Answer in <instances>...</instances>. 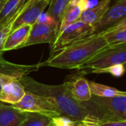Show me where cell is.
<instances>
[{
    "instance_id": "1",
    "label": "cell",
    "mask_w": 126,
    "mask_h": 126,
    "mask_svg": "<svg viewBox=\"0 0 126 126\" xmlns=\"http://www.w3.org/2000/svg\"><path fill=\"white\" fill-rule=\"evenodd\" d=\"M107 46L100 33H94L57 50L47 61L39 63V65L40 67L78 69Z\"/></svg>"
},
{
    "instance_id": "2",
    "label": "cell",
    "mask_w": 126,
    "mask_h": 126,
    "mask_svg": "<svg viewBox=\"0 0 126 126\" xmlns=\"http://www.w3.org/2000/svg\"><path fill=\"white\" fill-rule=\"evenodd\" d=\"M19 81L26 92L39 95L50 102L60 115L76 121L83 120L88 117L81 103L72 97L65 83L60 85H48L28 76L19 79Z\"/></svg>"
},
{
    "instance_id": "3",
    "label": "cell",
    "mask_w": 126,
    "mask_h": 126,
    "mask_svg": "<svg viewBox=\"0 0 126 126\" xmlns=\"http://www.w3.org/2000/svg\"><path fill=\"white\" fill-rule=\"evenodd\" d=\"M88 117L99 123L111 121H126V96L102 97L92 95L80 102Z\"/></svg>"
},
{
    "instance_id": "4",
    "label": "cell",
    "mask_w": 126,
    "mask_h": 126,
    "mask_svg": "<svg viewBox=\"0 0 126 126\" xmlns=\"http://www.w3.org/2000/svg\"><path fill=\"white\" fill-rule=\"evenodd\" d=\"M126 43L107 46L87 62L80 66L78 70L80 75L92 73L94 70L103 69L115 64H126Z\"/></svg>"
},
{
    "instance_id": "5",
    "label": "cell",
    "mask_w": 126,
    "mask_h": 126,
    "mask_svg": "<svg viewBox=\"0 0 126 126\" xmlns=\"http://www.w3.org/2000/svg\"><path fill=\"white\" fill-rule=\"evenodd\" d=\"M94 33L93 26L80 20L69 24L58 32L55 41L50 44V55L66 45Z\"/></svg>"
},
{
    "instance_id": "6",
    "label": "cell",
    "mask_w": 126,
    "mask_h": 126,
    "mask_svg": "<svg viewBox=\"0 0 126 126\" xmlns=\"http://www.w3.org/2000/svg\"><path fill=\"white\" fill-rule=\"evenodd\" d=\"M13 106L23 112L38 113L52 118L60 115L54 106L47 99L28 92H25L18 103Z\"/></svg>"
},
{
    "instance_id": "7",
    "label": "cell",
    "mask_w": 126,
    "mask_h": 126,
    "mask_svg": "<svg viewBox=\"0 0 126 126\" xmlns=\"http://www.w3.org/2000/svg\"><path fill=\"white\" fill-rule=\"evenodd\" d=\"M126 18V0H117L109 7L100 19L93 25L94 32L99 33Z\"/></svg>"
},
{
    "instance_id": "8",
    "label": "cell",
    "mask_w": 126,
    "mask_h": 126,
    "mask_svg": "<svg viewBox=\"0 0 126 126\" xmlns=\"http://www.w3.org/2000/svg\"><path fill=\"white\" fill-rule=\"evenodd\" d=\"M59 31V24H44L34 23L32 25L29 38L24 47L39 44H52Z\"/></svg>"
},
{
    "instance_id": "9",
    "label": "cell",
    "mask_w": 126,
    "mask_h": 126,
    "mask_svg": "<svg viewBox=\"0 0 126 126\" xmlns=\"http://www.w3.org/2000/svg\"><path fill=\"white\" fill-rule=\"evenodd\" d=\"M26 2L27 5L13 22L12 30L22 25H32L36 22L39 16L49 5V3L44 0H39L33 2H30V0H26Z\"/></svg>"
},
{
    "instance_id": "10",
    "label": "cell",
    "mask_w": 126,
    "mask_h": 126,
    "mask_svg": "<svg viewBox=\"0 0 126 126\" xmlns=\"http://www.w3.org/2000/svg\"><path fill=\"white\" fill-rule=\"evenodd\" d=\"M66 85L72 97L78 102H84L89 100L92 94L91 93L89 80L82 75H76L72 76L68 80L64 82Z\"/></svg>"
},
{
    "instance_id": "11",
    "label": "cell",
    "mask_w": 126,
    "mask_h": 126,
    "mask_svg": "<svg viewBox=\"0 0 126 126\" xmlns=\"http://www.w3.org/2000/svg\"><path fill=\"white\" fill-rule=\"evenodd\" d=\"M89 0H71L66 7L61 18L59 31L68 24L79 20L82 13L89 9Z\"/></svg>"
},
{
    "instance_id": "12",
    "label": "cell",
    "mask_w": 126,
    "mask_h": 126,
    "mask_svg": "<svg viewBox=\"0 0 126 126\" xmlns=\"http://www.w3.org/2000/svg\"><path fill=\"white\" fill-rule=\"evenodd\" d=\"M25 92L24 87L19 80L14 79L0 89V102L15 105L21 100Z\"/></svg>"
},
{
    "instance_id": "13",
    "label": "cell",
    "mask_w": 126,
    "mask_h": 126,
    "mask_svg": "<svg viewBox=\"0 0 126 126\" xmlns=\"http://www.w3.org/2000/svg\"><path fill=\"white\" fill-rule=\"evenodd\" d=\"M31 27L32 25L25 24L11 30L6 38L3 47V52H4L6 51L24 47L29 38Z\"/></svg>"
},
{
    "instance_id": "14",
    "label": "cell",
    "mask_w": 126,
    "mask_h": 126,
    "mask_svg": "<svg viewBox=\"0 0 126 126\" xmlns=\"http://www.w3.org/2000/svg\"><path fill=\"white\" fill-rule=\"evenodd\" d=\"M26 118L27 112L0 102V126H20Z\"/></svg>"
},
{
    "instance_id": "15",
    "label": "cell",
    "mask_w": 126,
    "mask_h": 126,
    "mask_svg": "<svg viewBox=\"0 0 126 126\" xmlns=\"http://www.w3.org/2000/svg\"><path fill=\"white\" fill-rule=\"evenodd\" d=\"M39 68H41L39 63L35 65H20L8 62L4 58L0 61V72L17 80L27 76L28 74L37 71Z\"/></svg>"
},
{
    "instance_id": "16",
    "label": "cell",
    "mask_w": 126,
    "mask_h": 126,
    "mask_svg": "<svg viewBox=\"0 0 126 126\" xmlns=\"http://www.w3.org/2000/svg\"><path fill=\"white\" fill-rule=\"evenodd\" d=\"M109 46L126 43V18L118 24L99 32Z\"/></svg>"
},
{
    "instance_id": "17",
    "label": "cell",
    "mask_w": 126,
    "mask_h": 126,
    "mask_svg": "<svg viewBox=\"0 0 126 126\" xmlns=\"http://www.w3.org/2000/svg\"><path fill=\"white\" fill-rule=\"evenodd\" d=\"M110 3L111 0H100L94 7L83 11L79 20L93 26L109 9Z\"/></svg>"
},
{
    "instance_id": "18",
    "label": "cell",
    "mask_w": 126,
    "mask_h": 126,
    "mask_svg": "<svg viewBox=\"0 0 126 126\" xmlns=\"http://www.w3.org/2000/svg\"><path fill=\"white\" fill-rule=\"evenodd\" d=\"M89 84L92 95L102 97H112L116 96H126V92L116 88L89 80Z\"/></svg>"
},
{
    "instance_id": "19",
    "label": "cell",
    "mask_w": 126,
    "mask_h": 126,
    "mask_svg": "<svg viewBox=\"0 0 126 126\" xmlns=\"http://www.w3.org/2000/svg\"><path fill=\"white\" fill-rule=\"evenodd\" d=\"M26 0H7L0 12V25L13 16L24 4Z\"/></svg>"
},
{
    "instance_id": "20",
    "label": "cell",
    "mask_w": 126,
    "mask_h": 126,
    "mask_svg": "<svg viewBox=\"0 0 126 126\" xmlns=\"http://www.w3.org/2000/svg\"><path fill=\"white\" fill-rule=\"evenodd\" d=\"M26 5H27V2L25 1L24 4L22 6V7L13 16H12L6 22H4V24L0 25V61L3 59V52H3V47H4V44L5 43V41H6V38H7V35H9V33L12 30L13 22L15 21L17 16L23 10V9L25 7Z\"/></svg>"
},
{
    "instance_id": "21",
    "label": "cell",
    "mask_w": 126,
    "mask_h": 126,
    "mask_svg": "<svg viewBox=\"0 0 126 126\" xmlns=\"http://www.w3.org/2000/svg\"><path fill=\"white\" fill-rule=\"evenodd\" d=\"M52 117L38 113L27 112V118L20 126H49Z\"/></svg>"
},
{
    "instance_id": "22",
    "label": "cell",
    "mask_w": 126,
    "mask_h": 126,
    "mask_svg": "<svg viewBox=\"0 0 126 126\" xmlns=\"http://www.w3.org/2000/svg\"><path fill=\"white\" fill-rule=\"evenodd\" d=\"M71 0H51L49 4L47 13L53 16L60 24V21L66 7Z\"/></svg>"
},
{
    "instance_id": "23",
    "label": "cell",
    "mask_w": 126,
    "mask_h": 126,
    "mask_svg": "<svg viewBox=\"0 0 126 126\" xmlns=\"http://www.w3.org/2000/svg\"><path fill=\"white\" fill-rule=\"evenodd\" d=\"M126 72V67L125 64H115L113 66H110L106 68L99 69L94 70L92 73L94 74H110L114 77L120 78L122 77Z\"/></svg>"
},
{
    "instance_id": "24",
    "label": "cell",
    "mask_w": 126,
    "mask_h": 126,
    "mask_svg": "<svg viewBox=\"0 0 126 126\" xmlns=\"http://www.w3.org/2000/svg\"><path fill=\"white\" fill-rule=\"evenodd\" d=\"M76 120L61 115L52 118V124L54 126H74Z\"/></svg>"
},
{
    "instance_id": "25",
    "label": "cell",
    "mask_w": 126,
    "mask_h": 126,
    "mask_svg": "<svg viewBox=\"0 0 126 126\" xmlns=\"http://www.w3.org/2000/svg\"><path fill=\"white\" fill-rule=\"evenodd\" d=\"M37 23L39 24H49V25H52V24H59V22L51 15H49L47 13H42L38 18L36 21Z\"/></svg>"
},
{
    "instance_id": "26",
    "label": "cell",
    "mask_w": 126,
    "mask_h": 126,
    "mask_svg": "<svg viewBox=\"0 0 126 126\" xmlns=\"http://www.w3.org/2000/svg\"><path fill=\"white\" fill-rule=\"evenodd\" d=\"M74 126H100V123L97 120L87 117L83 120L76 121Z\"/></svg>"
},
{
    "instance_id": "27",
    "label": "cell",
    "mask_w": 126,
    "mask_h": 126,
    "mask_svg": "<svg viewBox=\"0 0 126 126\" xmlns=\"http://www.w3.org/2000/svg\"><path fill=\"white\" fill-rule=\"evenodd\" d=\"M100 126H126V121H111L100 123Z\"/></svg>"
},
{
    "instance_id": "28",
    "label": "cell",
    "mask_w": 126,
    "mask_h": 126,
    "mask_svg": "<svg viewBox=\"0 0 126 126\" xmlns=\"http://www.w3.org/2000/svg\"><path fill=\"white\" fill-rule=\"evenodd\" d=\"M15 78L10 77V76H8L7 75H4V74H2L0 72V89L2 87L3 85H4L5 83L14 80Z\"/></svg>"
},
{
    "instance_id": "29",
    "label": "cell",
    "mask_w": 126,
    "mask_h": 126,
    "mask_svg": "<svg viewBox=\"0 0 126 126\" xmlns=\"http://www.w3.org/2000/svg\"><path fill=\"white\" fill-rule=\"evenodd\" d=\"M6 1L7 0H0V12H1V9H2L4 3L6 2Z\"/></svg>"
},
{
    "instance_id": "30",
    "label": "cell",
    "mask_w": 126,
    "mask_h": 126,
    "mask_svg": "<svg viewBox=\"0 0 126 126\" xmlns=\"http://www.w3.org/2000/svg\"><path fill=\"white\" fill-rule=\"evenodd\" d=\"M30 2H33V1H39V0H30ZM44 1H47V2L49 4V2H50V1H51V0H44Z\"/></svg>"
},
{
    "instance_id": "31",
    "label": "cell",
    "mask_w": 126,
    "mask_h": 126,
    "mask_svg": "<svg viewBox=\"0 0 126 126\" xmlns=\"http://www.w3.org/2000/svg\"><path fill=\"white\" fill-rule=\"evenodd\" d=\"M111 1H117V0H111Z\"/></svg>"
},
{
    "instance_id": "32",
    "label": "cell",
    "mask_w": 126,
    "mask_h": 126,
    "mask_svg": "<svg viewBox=\"0 0 126 126\" xmlns=\"http://www.w3.org/2000/svg\"><path fill=\"white\" fill-rule=\"evenodd\" d=\"M53 126L52 124H51V125H50V126Z\"/></svg>"
}]
</instances>
